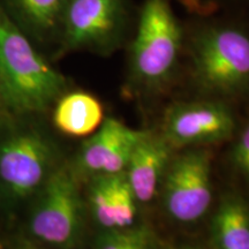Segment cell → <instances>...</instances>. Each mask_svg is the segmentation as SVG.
Segmentation results:
<instances>
[{"label": "cell", "instance_id": "11", "mask_svg": "<svg viewBox=\"0 0 249 249\" xmlns=\"http://www.w3.org/2000/svg\"><path fill=\"white\" fill-rule=\"evenodd\" d=\"M68 0H0V7L34 43L54 44Z\"/></svg>", "mask_w": 249, "mask_h": 249}, {"label": "cell", "instance_id": "16", "mask_svg": "<svg viewBox=\"0 0 249 249\" xmlns=\"http://www.w3.org/2000/svg\"><path fill=\"white\" fill-rule=\"evenodd\" d=\"M136 203L138 200L124 177V173L119 174L114 188L113 204H112L113 230L126 229L135 225Z\"/></svg>", "mask_w": 249, "mask_h": 249}, {"label": "cell", "instance_id": "6", "mask_svg": "<svg viewBox=\"0 0 249 249\" xmlns=\"http://www.w3.org/2000/svg\"><path fill=\"white\" fill-rule=\"evenodd\" d=\"M161 186L164 207L171 218L180 223L200 219L213 200L210 152L191 150L170 161Z\"/></svg>", "mask_w": 249, "mask_h": 249}, {"label": "cell", "instance_id": "1", "mask_svg": "<svg viewBox=\"0 0 249 249\" xmlns=\"http://www.w3.org/2000/svg\"><path fill=\"white\" fill-rule=\"evenodd\" d=\"M185 23V50L196 88L213 97L249 91V27L223 12L192 17Z\"/></svg>", "mask_w": 249, "mask_h": 249}, {"label": "cell", "instance_id": "5", "mask_svg": "<svg viewBox=\"0 0 249 249\" xmlns=\"http://www.w3.org/2000/svg\"><path fill=\"white\" fill-rule=\"evenodd\" d=\"M30 232L58 249H75L83 231V202L76 172L67 166L52 171L30 217Z\"/></svg>", "mask_w": 249, "mask_h": 249}, {"label": "cell", "instance_id": "8", "mask_svg": "<svg viewBox=\"0 0 249 249\" xmlns=\"http://www.w3.org/2000/svg\"><path fill=\"white\" fill-rule=\"evenodd\" d=\"M52 160L53 149L42 134H15L0 144V183L13 197H26L48 179Z\"/></svg>", "mask_w": 249, "mask_h": 249}, {"label": "cell", "instance_id": "7", "mask_svg": "<svg viewBox=\"0 0 249 249\" xmlns=\"http://www.w3.org/2000/svg\"><path fill=\"white\" fill-rule=\"evenodd\" d=\"M233 129L231 111L218 99L174 103L164 114L163 136L172 148L225 141Z\"/></svg>", "mask_w": 249, "mask_h": 249}, {"label": "cell", "instance_id": "18", "mask_svg": "<svg viewBox=\"0 0 249 249\" xmlns=\"http://www.w3.org/2000/svg\"><path fill=\"white\" fill-rule=\"evenodd\" d=\"M234 163L249 179V124L242 132L234 149Z\"/></svg>", "mask_w": 249, "mask_h": 249}, {"label": "cell", "instance_id": "17", "mask_svg": "<svg viewBox=\"0 0 249 249\" xmlns=\"http://www.w3.org/2000/svg\"><path fill=\"white\" fill-rule=\"evenodd\" d=\"M248 0H179L192 17H205L226 12L232 6Z\"/></svg>", "mask_w": 249, "mask_h": 249}, {"label": "cell", "instance_id": "14", "mask_svg": "<svg viewBox=\"0 0 249 249\" xmlns=\"http://www.w3.org/2000/svg\"><path fill=\"white\" fill-rule=\"evenodd\" d=\"M95 249H157V238L147 225L104 230L96 240Z\"/></svg>", "mask_w": 249, "mask_h": 249}, {"label": "cell", "instance_id": "13", "mask_svg": "<svg viewBox=\"0 0 249 249\" xmlns=\"http://www.w3.org/2000/svg\"><path fill=\"white\" fill-rule=\"evenodd\" d=\"M213 249H249V207L236 196L224 198L211 224Z\"/></svg>", "mask_w": 249, "mask_h": 249}, {"label": "cell", "instance_id": "3", "mask_svg": "<svg viewBox=\"0 0 249 249\" xmlns=\"http://www.w3.org/2000/svg\"><path fill=\"white\" fill-rule=\"evenodd\" d=\"M185 50V23L171 0H143L129 44L128 85L140 93L169 88Z\"/></svg>", "mask_w": 249, "mask_h": 249}, {"label": "cell", "instance_id": "10", "mask_svg": "<svg viewBox=\"0 0 249 249\" xmlns=\"http://www.w3.org/2000/svg\"><path fill=\"white\" fill-rule=\"evenodd\" d=\"M171 150L163 135L148 130L135 145L124 173L138 202L154 200L169 167Z\"/></svg>", "mask_w": 249, "mask_h": 249}, {"label": "cell", "instance_id": "20", "mask_svg": "<svg viewBox=\"0 0 249 249\" xmlns=\"http://www.w3.org/2000/svg\"><path fill=\"white\" fill-rule=\"evenodd\" d=\"M14 249H40L38 246H36L34 242L29 240H26V239H21L18 240L14 246Z\"/></svg>", "mask_w": 249, "mask_h": 249}, {"label": "cell", "instance_id": "19", "mask_svg": "<svg viewBox=\"0 0 249 249\" xmlns=\"http://www.w3.org/2000/svg\"><path fill=\"white\" fill-rule=\"evenodd\" d=\"M11 111L8 110L7 105H6L4 95H2L1 87H0V120H5L11 117Z\"/></svg>", "mask_w": 249, "mask_h": 249}, {"label": "cell", "instance_id": "21", "mask_svg": "<svg viewBox=\"0 0 249 249\" xmlns=\"http://www.w3.org/2000/svg\"><path fill=\"white\" fill-rule=\"evenodd\" d=\"M171 249H202V248L194 247V246H180V247H174Z\"/></svg>", "mask_w": 249, "mask_h": 249}, {"label": "cell", "instance_id": "15", "mask_svg": "<svg viewBox=\"0 0 249 249\" xmlns=\"http://www.w3.org/2000/svg\"><path fill=\"white\" fill-rule=\"evenodd\" d=\"M118 177L119 174H97L92 176L89 185L90 209L96 222L104 230H113L112 204Z\"/></svg>", "mask_w": 249, "mask_h": 249}, {"label": "cell", "instance_id": "4", "mask_svg": "<svg viewBox=\"0 0 249 249\" xmlns=\"http://www.w3.org/2000/svg\"><path fill=\"white\" fill-rule=\"evenodd\" d=\"M136 14L132 0H68L55 54L80 50L103 55L113 53L133 33Z\"/></svg>", "mask_w": 249, "mask_h": 249}, {"label": "cell", "instance_id": "12", "mask_svg": "<svg viewBox=\"0 0 249 249\" xmlns=\"http://www.w3.org/2000/svg\"><path fill=\"white\" fill-rule=\"evenodd\" d=\"M104 119L102 103L87 91H66L55 102L54 126L66 135L75 138L91 135Z\"/></svg>", "mask_w": 249, "mask_h": 249}, {"label": "cell", "instance_id": "9", "mask_svg": "<svg viewBox=\"0 0 249 249\" xmlns=\"http://www.w3.org/2000/svg\"><path fill=\"white\" fill-rule=\"evenodd\" d=\"M147 130L133 129L116 118H105L80 149L76 170L86 176L124 173L130 156Z\"/></svg>", "mask_w": 249, "mask_h": 249}, {"label": "cell", "instance_id": "2", "mask_svg": "<svg viewBox=\"0 0 249 249\" xmlns=\"http://www.w3.org/2000/svg\"><path fill=\"white\" fill-rule=\"evenodd\" d=\"M0 87L12 114L43 113L68 82L0 7Z\"/></svg>", "mask_w": 249, "mask_h": 249}]
</instances>
